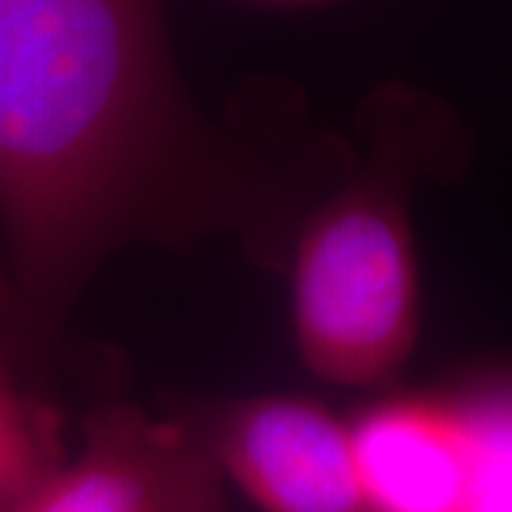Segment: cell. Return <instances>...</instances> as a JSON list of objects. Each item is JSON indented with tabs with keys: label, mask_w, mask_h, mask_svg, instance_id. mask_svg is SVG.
Listing matches in <instances>:
<instances>
[{
	"label": "cell",
	"mask_w": 512,
	"mask_h": 512,
	"mask_svg": "<svg viewBox=\"0 0 512 512\" xmlns=\"http://www.w3.org/2000/svg\"><path fill=\"white\" fill-rule=\"evenodd\" d=\"M183 123L160 0H32L0 20V217L29 291H69Z\"/></svg>",
	"instance_id": "cell-1"
},
{
	"label": "cell",
	"mask_w": 512,
	"mask_h": 512,
	"mask_svg": "<svg viewBox=\"0 0 512 512\" xmlns=\"http://www.w3.org/2000/svg\"><path fill=\"white\" fill-rule=\"evenodd\" d=\"M293 322L319 379L367 387L399 373L419 328L410 225L382 185H356L305 228L293 268Z\"/></svg>",
	"instance_id": "cell-2"
},
{
	"label": "cell",
	"mask_w": 512,
	"mask_h": 512,
	"mask_svg": "<svg viewBox=\"0 0 512 512\" xmlns=\"http://www.w3.org/2000/svg\"><path fill=\"white\" fill-rule=\"evenodd\" d=\"M18 512H225L222 470L180 430L114 407Z\"/></svg>",
	"instance_id": "cell-3"
},
{
	"label": "cell",
	"mask_w": 512,
	"mask_h": 512,
	"mask_svg": "<svg viewBox=\"0 0 512 512\" xmlns=\"http://www.w3.org/2000/svg\"><path fill=\"white\" fill-rule=\"evenodd\" d=\"M217 464L262 512H367L350 427L311 399L237 407L217 436Z\"/></svg>",
	"instance_id": "cell-4"
},
{
	"label": "cell",
	"mask_w": 512,
	"mask_h": 512,
	"mask_svg": "<svg viewBox=\"0 0 512 512\" xmlns=\"http://www.w3.org/2000/svg\"><path fill=\"white\" fill-rule=\"evenodd\" d=\"M367 512H453L478 453L476 407L387 402L350 427Z\"/></svg>",
	"instance_id": "cell-5"
},
{
	"label": "cell",
	"mask_w": 512,
	"mask_h": 512,
	"mask_svg": "<svg viewBox=\"0 0 512 512\" xmlns=\"http://www.w3.org/2000/svg\"><path fill=\"white\" fill-rule=\"evenodd\" d=\"M57 467L55 419L23 399L0 370V512H18Z\"/></svg>",
	"instance_id": "cell-6"
},
{
	"label": "cell",
	"mask_w": 512,
	"mask_h": 512,
	"mask_svg": "<svg viewBox=\"0 0 512 512\" xmlns=\"http://www.w3.org/2000/svg\"><path fill=\"white\" fill-rule=\"evenodd\" d=\"M478 453L470 484L453 512H512V433L504 399L473 404Z\"/></svg>",
	"instance_id": "cell-7"
},
{
	"label": "cell",
	"mask_w": 512,
	"mask_h": 512,
	"mask_svg": "<svg viewBox=\"0 0 512 512\" xmlns=\"http://www.w3.org/2000/svg\"><path fill=\"white\" fill-rule=\"evenodd\" d=\"M32 0H0V20H6L9 15L20 12L23 6H29Z\"/></svg>",
	"instance_id": "cell-8"
},
{
	"label": "cell",
	"mask_w": 512,
	"mask_h": 512,
	"mask_svg": "<svg viewBox=\"0 0 512 512\" xmlns=\"http://www.w3.org/2000/svg\"><path fill=\"white\" fill-rule=\"evenodd\" d=\"M3 299H6V288H3V279H0V305H3Z\"/></svg>",
	"instance_id": "cell-9"
}]
</instances>
